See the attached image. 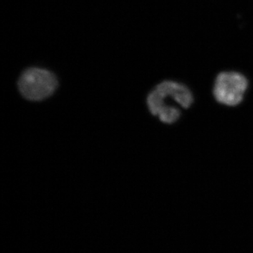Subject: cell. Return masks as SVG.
Segmentation results:
<instances>
[{
    "mask_svg": "<svg viewBox=\"0 0 253 253\" xmlns=\"http://www.w3.org/2000/svg\"><path fill=\"white\" fill-rule=\"evenodd\" d=\"M170 101L186 109L191 106L194 99L187 86L174 81H164L158 84L148 96V107L153 115L160 118L176 107L170 104Z\"/></svg>",
    "mask_w": 253,
    "mask_h": 253,
    "instance_id": "cell-1",
    "label": "cell"
},
{
    "mask_svg": "<svg viewBox=\"0 0 253 253\" xmlns=\"http://www.w3.org/2000/svg\"><path fill=\"white\" fill-rule=\"evenodd\" d=\"M18 89L30 101H41L51 96L58 86L57 78L49 71L41 68H28L20 76Z\"/></svg>",
    "mask_w": 253,
    "mask_h": 253,
    "instance_id": "cell-2",
    "label": "cell"
},
{
    "mask_svg": "<svg viewBox=\"0 0 253 253\" xmlns=\"http://www.w3.org/2000/svg\"><path fill=\"white\" fill-rule=\"evenodd\" d=\"M248 86L247 78L241 73L222 72L216 78L213 92L218 102L234 106L242 101Z\"/></svg>",
    "mask_w": 253,
    "mask_h": 253,
    "instance_id": "cell-3",
    "label": "cell"
}]
</instances>
